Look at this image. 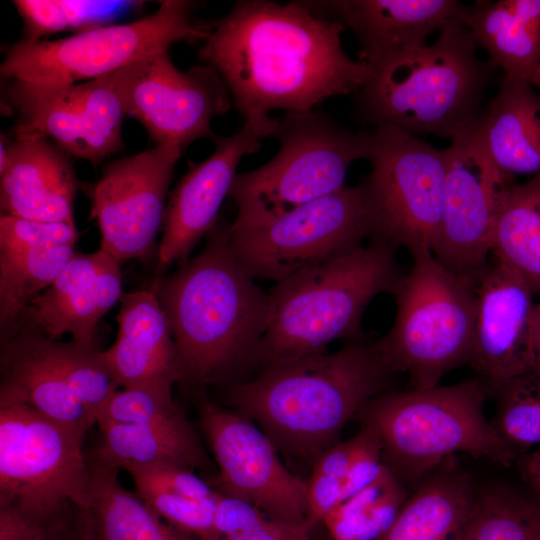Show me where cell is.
I'll return each instance as SVG.
<instances>
[{"mask_svg": "<svg viewBox=\"0 0 540 540\" xmlns=\"http://www.w3.org/2000/svg\"><path fill=\"white\" fill-rule=\"evenodd\" d=\"M228 230L218 220L202 250L157 278L153 290L174 340L179 383L198 389L223 388L260 370L269 295L235 258Z\"/></svg>", "mask_w": 540, "mask_h": 540, "instance_id": "2", "label": "cell"}, {"mask_svg": "<svg viewBox=\"0 0 540 540\" xmlns=\"http://www.w3.org/2000/svg\"><path fill=\"white\" fill-rule=\"evenodd\" d=\"M0 373V402L86 431L119 389L98 347L57 341L23 319L1 333Z\"/></svg>", "mask_w": 540, "mask_h": 540, "instance_id": "12", "label": "cell"}, {"mask_svg": "<svg viewBox=\"0 0 540 540\" xmlns=\"http://www.w3.org/2000/svg\"><path fill=\"white\" fill-rule=\"evenodd\" d=\"M532 347L535 357L534 370L540 369V300L534 305L531 325Z\"/></svg>", "mask_w": 540, "mask_h": 540, "instance_id": "42", "label": "cell"}, {"mask_svg": "<svg viewBox=\"0 0 540 540\" xmlns=\"http://www.w3.org/2000/svg\"><path fill=\"white\" fill-rule=\"evenodd\" d=\"M498 407L491 422L497 435L516 456L540 446V371L492 385Z\"/></svg>", "mask_w": 540, "mask_h": 540, "instance_id": "34", "label": "cell"}, {"mask_svg": "<svg viewBox=\"0 0 540 540\" xmlns=\"http://www.w3.org/2000/svg\"><path fill=\"white\" fill-rule=\"evenodd\" d=\"M115 342L102 351L109 373L120 388L179 383L174 340L166 314L153 290L122 293Z\"/></svg>", "mask_w": 540, "mask_h": 540, "instance_id": "24", "label": "cell"}, {"mask_svg": "<svg viewBox=\"0 0 540 540\" xmlns=\"http://www.w3.org/2000/svg\"><path fill=\"white\" fill-rule=\"evenodd\" d=\"M90 483L85 503L74 508L72 540H198L163 520L118 480L119 469L88 457Z\"/></svg>", "mask_w": 540, "mask_h": 540, "instance_id": "25", "label": "cell"}, {"mask_svg": "<svg viewBox=\"0 0 540 540\" xmlns=\"http://www.w3.org/2000/svg\"><path fill=\"white\" fill-rule=\"evenodd\" d=\"M278 119L269 115L244 119L242 127L228 137L217 136L215 150L192 165L181 177L166 204L162 237L157 248V270L179 266L189 260L195 246L218 221V212L229 191L241 159L261 149L272 138Z\"/></svg>", "mask_w": 540, "mask_h": 540, "instance_id": "19", "label": "cell"}, {"mask_svg": "<svg viewBox=\"0 0 540 540\" xmlns=\"http://www.w3.org/2000/svg\"><path fill=\"white\" fill-rule=\"evenodd\" d=\"M126 116L137 120L155 145L184 149L196 140L218 136L214 117L231 108L229 89L209 65L180 70L168 51L156 53L111 73Z\"/></svg>", "mask_w": 540, "mask_h": 540, "instance_id": "14", "label": "cell"}, {"mask_svg": "<svg viewBox=\"0 0 540 540\" xmlns=\"http://www.w3.org/2000/svg\"><path fill=\"white\" fill-rule=\"evenodd\" d=\"M229 244L256 281L274 283L344 256L371 238L364 187L341 190L289 212L229 224Z\"/></svg>", "mask_w": 540, "mask_h": 540, "instance_id": "11", "label": "cell"}, {"mask_svg": "<svg viewBox=\"0 0 540 540\" xmlns=\"http://www.w3.org/2000/svg\"><path fill=\"white\" fill-rule=\"evenodd\" d=\"M78 237L75 223L0 217V251L75 246Z\"/></svg>", "mask_w": 540, "mask_h": 540, "instance_id": "38", "label": "cell"}, {"mask_svg": "<svg viewBox=\"0 0 540 540\" xmlns=\"http://www.w3.org/2000/svg\"><path fill=\"white\" fill-rule=\"evenodd\" d=\"M540 371V369H538Z\"/></svg>", "mask_w": 540, "mask_h": 540, "instance_id": "45", "label": "cell"}, {"mask_svg": "<svg viewBox=\"0 0 540 540\" xmlns=\"http://www.w3.org/2000/svg\"><path fill=\"white\" fill-rule=\"evenodd\" d=\"M344 29L303 1L241 0L209 22L198 59L218 71L244 119L278 109L311 112L357 92L372 74L343 49Z\"/></svg>", "mask_w": 540, "mask_h": 540, "instance_id": "1", "label": "cell"}, {"mask_svg": "<svg viewBox=\"0 0 540 540\" xmlns=\"http://www.w3.org/2000/svg\"><path fill=\"white\" fill-rule=\"evenodd\" d=\"M151 15L55 40L12 45L0 66L1 77L36 84H74L107 76L132 63L168 51L179 41L203 42L209 22L196 20L195 3L164 0Z\"/></svg>", "mask_w": 540, "mask_h": 540, "instance_id": "10", "label": "cell"}, {"mask_svg": "<svg viewBox=\"0 0 540 540\" xmlns=\"http://www.w3.org/2000/svg\"><path fill=\"white\" fill-rule=\"evenodd\" d=\"M391 374L375 343L356 341L268 365L222 389L226 404L258 423L277 450L314 463Z\"/></svg>", "mask_w": 540, "mask_h": 540, "instance_id": "3", "label": "cell"}, {"mask_svg": "<svg viewBox=\"0 0 540 540\" xmlns=\"http://www.w3.org/2000/svg\"><path fill=\"white\" fill-rule=\"evenodd\" d=\"M66 527H52L15 509L0 508V540H47Z\"/></svg>", "mask_w": 540, "mask_h": 540, "instance_id": "40", "label": "cell"}, {"mask_svg": "<svg viewBox=\"0 0 540 540\" xmlns=\"http://www.w3.org/2000/svg\"><path fill=\"white\" fill-rule=\"evenodd\" d=\"M173 385L154 382L118 389L99 409L96 425L143 424L176 415L183 409L173 398Z\"/></svg>", "mask_w": 540, "mask_h": 540, "instance_id": "36", "label": "cell"}, {"mask_svg": "<svg viewBox=\"0 0 540 540\" xmlns=\"http://www.w3.org/2000/svg\"><path fill=\"white\" fill-rule=\"evenodd\" d=\"M121 295L120 263L114 257L102 249L74 253L21 319L52 339L70 334L79 344L97 347L98 323Z\"/></svg>", "mask_w": 540, "mask_h": 540, "instance_id": "22", "label": "cell"}, {"mask_svg": "<svg viewBox=\"0 0 540 540\" xmlns=\"http://www.w3.org/2000/svg\"><path fill=\"white\" fill-rule=\"evenodd\" d=\"M47 540H72L70 530H69V525L64 530L59 531V532L55 533L54 535H52Z\"/></svg>", "mask_w": 540, "mask_h": 540, "instance_id": "43", "label": "cell"}, {"mask_svg": "<svg viewBox=\"0 0 540 540\" xmlns=\"http://www.w3.org/2000/svg\"><path fill=\"white\" fill-rule=\"evenodd\" d=\"M135 493L163 520L198 540H214V518L220 493L193 499L156 490Z\"/></svg>", "mask_w": 540, "mask_h": 540, "instance_id": "37", "label": "cell"}, {"mask_svg": "<svg viewBox=\"0 0 540 540\" xmlns=\"http://www.w3.org/2000/svg\"><path fill=\"white\" fill-rule=\"evenodd\" d=\"M477 314L469 365L492 385L535 368L531 325L534 293L491 255L476 277Z\"/></svg>", "mask_w": 540, "mask_h": 540, "instance_id": "20", "label": "cell"}, {"mask_svg": "<svg viewBox=\"0 0 540 540\" xmlns=\"http://www.w3.org/2000/svg\"><path fill=\"white\" fill-rule=\"evenodd\" d=\"M316 14L349 28L359 43V61L371 69L405 57L451 20L465 5L454 0L303 1Z\"/></svg>", "mask_w": 540, "mask_h": 540, "instance_id": "21", "label": "cell"}, {"mask_svg": "<svg viewBox=\"0 0 540 540\" xmlns=\"http://www.w3.org/2000/svg\"><path fill=\"white\" fill-rule=\"evenodd\" d=\"M87 431L16 402H0V508L66 527L90 483Z\"/></svg>", "mask_w": 540, "mask_h": 540, "instance_id": "8", "label": "cell"}, {"mask_svg": "<svg viewBox=\"0 0 540 540\" xmlns=\"http://www.w3.org/2000/svg\"><path fill=\"white\" fill-rule=\"evenodd\" d=\"M98 429L99 444L91 457L115 469L173 464L194 470L207 468L210 463L183 410L159 421L104 424Z\"/></svg>", "mask_w": 540, "mask_h": 540, "instance_id": "29", "label": "cell"}, {"mask_svg": "<svg viewBox=\"0 0 540 540\" xmlns=\"http://www.w3.org/2000/svg\"><path fill=\"white\" fill-rule=\"evenodd\" d=\"M393 296L395 321L375 345L390 372H405L413 389H428L472 352L476 279L458 275L432 254L413 258Z\"/></svg>", "mask_w": 540, "mask_h": 540, "instance_id": "7", "label": "cell"}, {"mask_svg": "<svg viewBox=\"0 0 540 540\" xmlns=\"http://www.w3.org/2000/svg\"><path fill=\"white\" fill-rule=\"evenodd\" d=\"M272 138L276 155L233 180L237 220L280 215L341 190L351 164L366 159L369 132H352L321 112H288Z\"/></svg>", "mask_w": 540, "mask_h": 540, "instance_id": "9", "label": "cell"}, {"mask_svg": "<svg viewBox=\"0 0 540 540\" xmlns=\"http://www.w3.org/2000/svg\"><path fill=\"white\" fill-rule=\"evenodd\" d=\"M311 529L274 519L247 501L220 493L214 540H310Z\"/></svg>", "mask_w": 540, "mask_h": 540, "instance_id": "35", "label": "cell"}, {"mask_svg": "<svg viewBox=\"0 0 540 540\" xmlns=\"http://www.w3.org/2000/svg\"><path fill=\"white\" fill-rule=\"evenodd\" d=\"M362 182L371 241L406 248L413 258L432 254L442 219L446 149L395 127L369 132Z\"/></svg>", "mask_w": 540, "mask_h": 540, "instance_id": "13", "label": "cell"}, {"mask_svg": "<svg viewBox=\"0 0 540 540\" xmlns=\"http://www.w3.org/2000/svg\"><path fill=\"white\" fill-rule=\"evenodd\" d=\"M200 427L219 467L214 488L247 501L268 516L307 524V482L291 473L277 448L252 420L201 399Z\"/></svg>", "mask_w": 540, "mask_h": 540, "instance_id": "16", "label": "cell"}, {"mask_svg": "<svg viewBox=\"0 0 540 540\" xmlns=\"http://www.w3.org/2000/svg\"><path fill=\"white\" fill-rule=\"evenodd\" d=\"M473 132L507 179L540 173V95L532 84L503 75Z\"/></svg>", "mask_w": 540, "mask_h": 540, "instance_id": "26", "label": "cell"}, {"mask_svg": "<svg viewBox=\"0 0 540 540\" xmlns=\"http://www.w3.org/2000/svg\"><path fill=\"white\" fill-rule=\"evenodd\" d=\"M74 246L0 251V328L14 326L74 255Z\"/></svg>", "mask_w": 540, "mask_h": 540, "instance_id": "31", "label": "cell"}, {"mask_svg": "<svg viewBox=\"0 0 540 540\" xmlns=\"http://www.w3.org/2000/svg\"><path fill=\"white\" fill-rule=\"evenodd\" d=\"M523 478L540 497V446L517 458Z\"/></svg>", "mask_w": 540, "mask_h": 540, "instance_id": "41", "label": "cell"}, {"mask_svg": "<svg viewBox=\"0 0 540 540\" xmlns=\"http://www.w3.org/2000/svg\"><path fill=\"white\" fill-rule=\"evenodd\" d=\"M183 150L155 145L109 163L89 189L91 217L101 234L100 249L119 263L147 260L163 226L166 197Z\"/></svg>", "mask_w": 540, "mask_h": 540, "instance_id": "17", "label": "cell"}, {"mask_svg": "<svg viewBox=\"0 0 540 540\" xmlns=\"http://www.w3.org/2000/svg\"><path fill=\"white\" fill-rule=\"evenodd\" d=\"M493 68L533 83L540 73V0L479 1L460 17Z\"/></svg>", "mask_w": 540, "mask_h": 540, "instance_id": "27", "label": "cell"}, {"mask_svg": "<svg viewBox=\"0 0 540 540\" xmlns=\"http://www.w3.org/2000/svg\"><path fill=\"white\" fill-rule=\"evenodd\" d=\"M0 206L19 218L75 223L78 182L69 155L35 137H1Z\"/></svg>", "mask_w": 540, "mask_h": 540, "instance_id": "23", "label": "cell"}, {"mask_svg": "<svg viewBox=\"0 0 540 540\" xmlns=\"http://www.w3.org/2000/svg\"><path fill=\"white\" fill-rule=\"evenodd\" d=\"M3 95L18 117L15 137L46 139L94 165L123 148L126 113L111 74L61 85L10 80Z\"/></svg>", "mask_w": 540, "mask_h": 540, "instance_id": "15", "label": "cell"}, {"mask_svg": "<svg viewBox=\"0 0 540 540\" xmlns=\"http://www.w3.org/2000/svg\"><path fill=\"white\" fill-rule=\"evenodd\" d=\"M396 249L387 242L371 241L275 283L268 291L269 317L260 370L326 352L337 339L358 340L367 306L380 294L393 295L404 275Z\"/></svg>", "mask_w": 540, "mask_h": 540, "instance_id": "5", "label": "cell"}, {"mask_svg": "<svg viewBox=\"0 0 540 540\" xmlns=\"http://www.w3.org/2000/svg\"><path fill=\"white\" fill-rule=\"evenodd\" d=\"M532 85H533V86H537L538 88H540V73H539L538 76L535 78V80L533 81Z\"/></svg>", "mask_w": 540, "mask_h": 540, "instance_id": "44", "label": "cell"}, {"mask_svg": "<svg viewBox=\"0 0 540 540\" xmlns=\"http://www.w3.org/2000/svg\"><path fill=\"white\" fill-rule=\"evenodd\" d=\"M491 255L540 294V173L504 189L492 231Z\"/></svg>", "mask_w": 540, "mask_h": 540, "instance_id": "30", "label": "cell"}, {"mask_svg": "<svg viewBox=\"0 0 540 540\" xmlns=\"http://www.w3.org/2000/svg\"><path fill=\"white\" fill-rule=\"evenodd\" d=\"M475 494L469 474L452 456L418 484L379 540H455Z\"/></svg>", "mask_w": 540, "mask_h": 540, "instance_id": "28", "label": "cell"}, {"mask_svg": "<svg viewBox=\"0 0 540 540\" xmlns=\"http://www.w3.org/2000/svg\"><path fill=\"white\" fill-rule=\"evenodd\" d=\"M493 390L486 379L383 392L357 414L382 444V461L403 483L419 484L458 452L509 466L517 458L484 415Z\"/></svg>", "mask_w": 540, "mask_h": 540, "instance_id": "6", "label": "cell"}, {"mask_svg": "<svg viewBox=\"0 0 540 540\" xmlns=\"http://www.w3.org/2000/svg\"><path fill=\"white\" fill-rule=\"evenodd\" d=\"M469 29L449 21L431 45L378 68L357 91L356 117L375 129L455 138L473 130L494 70Z\"/></svg>", "mask_w": 540, "mask_h": 540, "instance_id": "4", "label": "cell"}, {"mask_svg": "<svg viewBox=\"0 0 540 540\" xmlns=\"http://www.w3.org/2000/svg\"><path fill=\"white\" fill-rule=\"evenodd\" d=\"M455 540H540V503L507 487L476 492Z\"/></svg>", "mask_w": 540, "mask_h": 540, "instance_id": "32", "label": "cell"}, {"mask_svg": "<svg viewBox=\"0 0 540 540\" xmlns=\"http://www.w3.org/2000/svg\"><path fill=\"white\" fill-rule=\"evenodd\" d=\"M136 2L91 0H15L24 24L23 40L39 41L61 32L81 33L111 25L112 19Z\"/></svg>", "mask_w": 540, "mask_h": 540, "instance_id": "33", "label": "cell"}, {"mask_svg": "<svg viewBox=\"0 0 540 540\" xmlns=\"http://www.w3.org/2000/svg\"><path fill=\"white\" fill-rule=\"evenodd\" d=\"M132 478L135 491L156 490L193 499L218 494L193 469L173 464L128 465L123 468Z\"/></svg>", "mask_w": 540, "mask_h": 540, "instance_id": "39", "label": "cell"}, {"mask_svg": "<svg viewBox=\"0 0 540 540\" xmlns=\"http://www.w3.org/2000/svg\"><path fill=\"white\" fill-rule=\"evenodd\" d=\"M508 179L473 130L446 149L443 211L432 255L448 270L476 279L491 255V238Z\"/></svg>", "mask_w": 540, "mask_h": 540, "instance_id": "18", "label": "cell"}]
</instances>
